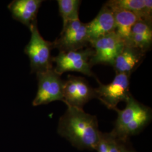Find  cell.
I'll list each match as a JSON object with an SVG mask.
<instances>
[{"mask_svg": "<svg viewBox=\"0 0 152 152\" xmlns=\"http://www.w3.org/2000/svg\"><path fill=\"white\" fill-rule=\"evenodd\" d=\"M100 132L96 116L83 109L67 106L59 121L58 134L80 150H95Z\"/></svg>", "mask_w": 152, "mask_h": 152, "instance_id": "obj_1", "label": "cell"}, {"mask_svg": "<svg viewBox=\"0 0 152 152\" xmlns=\"http://www.w3.org/2000/svg\"><path fill=\"white\" fill-rule=\"evenodd\" d=\"M145 56V54L139 49L126 43L113 66L116 74L125 73L131 75L141 64Z\"/></svg>", "mask_w": 152, "mask_h": 152, "instance_id": "obj_12", "label": "cell"}, {"mask_svg": "<svg viewBox=\"0 0 152 152\" xmlns=\"http://www.w3.org/2000/svg\"><path fill=\"white\" fill-rule=\"evenodd\" d=\"M52 43L53 49H58L59 52L76 51L87 48L90 41L86 24L82 23L80 19L68 23L63 28L59 37Z\"/></svg>", "mask_w": 152, "mask_h": 152, "instance_id": "obj_8", "label": "cell"}, {"mask_svg": "<svg viewBox=\"0 0 152 152\" xmlns=\"http://www.w3.org/2000/svg\"><path fill=\"white\" fill-rule=\"evenodd\" d=\"M130 75L116 74L114 80L107 85L103 84L96 78L99 86L95 88L96 98L109 109L115 110L121 102H126L131 94L129 91Z\"/></svg>", "mask_w": 152, "mask_h": 152, "instance_id": "obj_5", "label": "cell"}, {"mask_svg": "<svg viewBox=\"0 0 152 152\" xmlns=\"http://www.w3.org/2000/svg\"><path fill=\"white\" fill-rule=\"evenodd\" d=\"M38 90L33 101V106L50 103L55 101H63L64 81L54 68L38 73Z\"/></svg>", "mask_w": 152, "mask_h": 152, "instance_id": "obj_7", "label": "cell"}, {"mask_svg": "<svg viewBox=\"0 0 152 152\" xmlns=\"http://www.w3.org/2000/svg\"><path fill=\"white\" fill-rule=\"evenodd\" d=\"M125 44V41L115 32L90 42V45L94 51L90 60V64L113 66Z\"/></svg>", "mask_w": 152, "mask_h": 152, "instance_id": "obj_6", "label": "cell"}, {"mask_svg": "<svg viewBox=\"0 0 152 152\" xmlns=\"http://www.w3.org/2000/svg\"><path fill=\"white\" fill-rule=\"evenodd\" d=\"M105 4L113 11H130L136 14L139 20L152 22L151 0H110Z\"/></svg>", "mask_w": 152, "mask_h": 152, "instance_id": "obj_13", "label": "cell"}, {"mask_svg": "<svg viewBox=\"0 0 152 152\" xmlns=\"http://www.w3.org/2000/svg\"><path fill=\"white\" fill-rule=\"evenodd\" d=\"M96 98L95 88L80 76L68 75L63 85V102L66 106L83 109L90 100Z\"/></svg>", "mask_w": 152, "mask_h": 152, "instance_id": "obj_9", "label": "cell"}, {"mask_svg": "<svg viewBox=\"0 0 152 152\" xmlns=\"http://www.w3.org/2000/svg\"><path fill=\"white\" fill-rule=\"evenodd\" d=\"M122 110L116 108L117 118L110 133L119 141L126 143L132 136L139 134L151 122V108L137 101L131 94Z\"/></svg>", "mask_w": 152, "mask_h": 152, "instance_id": "obj_2", "label": "cell"}, {"mask_svg": "<svg viewBox=\"0 0 152 152\" xmlns=\"http://www.w3.org/2000/svg\"><path fill=\"white\" fill-rule=\"evenodd\" d=\"M108 152H120L121 142L118 140L110 132L106 133Z\"/></svg>", "mask_w": 152, "mask_h": 152, "instance_id": "obj_17", "label": "cell"}, {"mask_svg": "<svg viewBox=\"0 0 152 152\" xmlns=\"http://www.w3.org/2000/svg\"><path fill=\"white\" fill-rule=\"evenodd\" d=\"M42 0H14L7 7L12 18L29 29L37 22V15Z\"/></svg>", "mask_w": 152, "mask_h": 152, "instance_id": "obj_11", "label": "cell"}, {"mask_svg": "<svg viewBox=\"0 0 152 152\" xmlns=\"http://www.w3.org/2000/svg\"><path fill=\"white\" fill-rule=\"evenodd\" d=\"M31 39L24 49V53L30 60L31 73L43 72L53 69V43L45 40L38 31L37 22L29 28Z\"/></svg>", "mask_w": 152, "mask_h": 152, "instance_id": "obj_3", "label": "cell"}, {"mask_svg": "<svg viewBox=\"0 0 152 152\" xmlns=\"http://www.w3.org/2000/svg\"><path fill=\"white\" fill-rule=\"evenodd\" d=\"M113 12L115 26V32L127 42L129 39L132 28L139 19L135 13L130 11L116 10Z\"/></svg>", "mask_w": 152, "mask_h": 152, "instance_id": "obj_15", "label": "cell"}, {"mask_svg": "<svg viewBox=\"0 0 152 152\" xmlns=\"http://www.w3.org/2000/svg\"><path fill=\"white\" fill-rule=\"evenodd\" d=\"M94 53L91 46L76 51L59 52L57 56L53 57V62L56 64L54 71L59 76L66 72H76L95 77L90 62Z\"/></svg>", "mask_w": 152, "mask_h": 152, "instance_id": "obj_4", "label": "cell"}, {"mask_svg": "<svg viewBox=\"0 0 152 152\" xmlns=\"http://www.w3.org/2000/svg\"><path fill=\"white\" fill-rule=\"evenodd\" d=\"M130 44L146 54L152 46V22L139 20L132 28L129 41Z\"/></svg>", "mask_w": 152, "mask_h": 152, "instance_id": "obj_14", "label": "cell"}, {"mask_svg": "<svg viewBox=\"0 0 152 152\" xmlns=\"http://www.w3.org/2000/svg\"><path fill=\"white\" fill-rule=\"evenodd\" d=\"M120 152H137L125 146L124 145V142H122L121 144V149H120Z\"/></svg>", "mask_w": 152, "mask_h": 152, "instance_id": "obj_18", "label": "cell"}, {"mask_svg": "<svg viewBox=\"0 0 152 152\" xmlns=\"http://www.w3.org/2000/svg\"><path fill=\"white\" fill-rule=\"evenodd\" d=\"M86 27L90 43L92 41L115 32L113 12L104 4L97 16L86 24Z\"/></svg>", "mask_w": 152, "mask_h": 152, "instance_id": "obj_10", "label": "cell"}, {"mask_svg": "<svg viewBox=\"0 0 152 152\" xmlns=\"http://www.w3.org/2000/svg\"><path fill=\"white\" fill-rule=\"evenodd\" d=\"M59 11L63 22V27L69 22L79 19V8L81 1L80 0H58Z\"/></svg>", "mask_w": 152, "mask_h": 152, "instance_id": "obj_16", "label": "cell"}]
</instances>
